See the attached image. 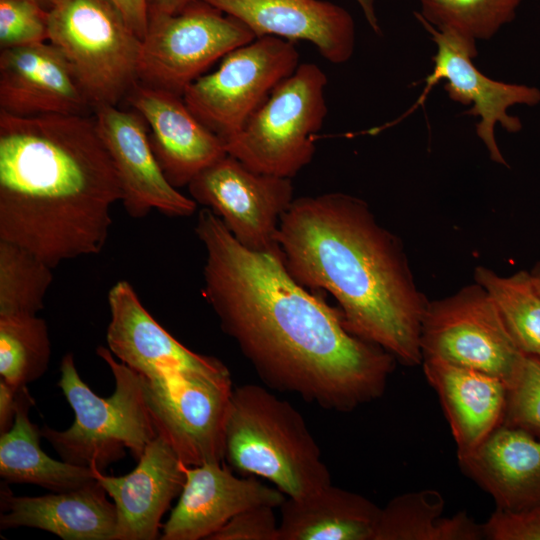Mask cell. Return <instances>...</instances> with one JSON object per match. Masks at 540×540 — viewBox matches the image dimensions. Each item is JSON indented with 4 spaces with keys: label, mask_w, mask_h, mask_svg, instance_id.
Instances as JSON below:
<instances>
[{
    "label": "cell",
    "mask_w": 540,
    "mask_h": 540,
    "mask_svg": "<svg viewBox=\"0 0 540 540\" xmlns=\"http://www.w3.org/2000/svg\"><path fill=\"white\" fill-rule=\"evenodd\" d=\"M224 459L234 470L265 478L291 498L331 484L319 446L302 415L256 384H243L232 391Z\"/></svg>",
    "instance_id": "277c9868"
},
{
    "label": "cell",
    "mask_w": 540,
    "mask_h": 540,
    "mask_svg": "<svg viewBox=\"0 0 540 540\" xmlns=\"http://www.w3.org/2000/svg\"><path fill=\"white\" fill-rule=\"evenodd\" d=\"M188 189L244 247L280 254L279 224L295 199L291 178L256 172L226 154L196 175Z\"/></svg>",
    "instance_id": "8fae6325"
},
{
    "label": "cell",
    "mask_w": 540,
    "mask_h": 540,
    "mask_svg": "<svg viewBox=\"0 0 540 540\" xmlns=\"http://www.w3.org/2000/svg\"><path fill=\"white\" fill-rule=\"evenodd\" d=\"M474 280L491 297L519 348L540 356V293L530 271L520 270L501 276L487 267L478 266Z\"/></svg>",
    "instance_id": "4316f807"
},
{
    "label": "cell",
    "mask_w": 540,
    "mask_h": 540,
    "mask_svg": "<svg viewBox=\"0 0 540 540\" xmlns=\"http://www.w3.org/2000/svg\"><path fill=\"white\" fill-rule=\"evenodd\" d=\"M94 112L119 178L121 202L127 214L142 218L157 210L173 217L192 215L197 203L167 180L152 149L144 118L135 110H121L114 105L99 106Z\"/></svg>",
    "instance_id": "9a60e30c"
},
{
    "label": "cell",
    "mask_w": 540,
    "mask_h": 540,
    "mask_svg": "<svg viewBox=\"0 0 540 540\" xmlns=\"http://www.w3.org/2000/svg\"><path fill=\"white\" fill-rule=\"evenodd\" d=\"M121 12L131 29L141 38L148 26L147 0H110Z\"/></svg>",
    "instance_id": "e575fe53"
},
{
    "label": "cell",
    "mask_w": 540,
    "mask_h": 540,
    "mask_svg": "<svg viewBox=\"0 0 540 540\" xmlns=\"http://www.w3.org/2000/svg\"><path fill=\"white\" fill-rule=\"evenodd\" d=\"M256 39L239 20L200 0L175 14L148 17L138 82L183 96L217 60Z\"/></svg>",
    "instance_id": "ba28073f"
},
{
    "label": "cell",
    "mask_w": 540,
    "mask_h": 540,
    "mask_svg": "<svg viewBox=\"0 0 540 540\" xmlns=\"http://www.w3.org/2000/svg\"><path fill=\"white\" fill-rule=\"evenodd\" d=\"M360 8L362 9V12L364 14V17L370 27L373 29L375 33H380V25L378 21V17L376 15V9H375V0H355Z\"/></svg>",
    "instance_id": "74e56055"
},
{
    "label": "cell",
    "mask_w": 540,
    "mask_h": 540,
    "mask_svg": "<svg viewBox=\"0 0 540 540\" xmlns=\"http://www.w3.org/2000/svg\"><path fill=\"white\" fill-rule=\"evenodd\" d=\"M482 527L488 540H540V506L520 511L496 508Z\"/></svg>",
    "instance_id": "836d02e7"
},
{
    "label": "cell",
    "mask_w": 540,
    "mask_h": 540,
    "mask_svg": "<svg viewBox=\"0 0 540 540\" xmlns=\"http://www.w3.org/2000/svg\"><path fill=\"white\" fill-rule=\"evenodd\" d=\"M52 270L29 249L0 240V317L37 315L53 281Z\"/></svg>",
    "instance_id": "f1b7e54d"
},
{
    "label": "cell",
    "mask_w": 540,
    "mask_h": 540,
    "mask_svg": "<svg viewBox=\"0 0 540 540\" xmlns=\"http://www.w3.org/2000/svg\"><path fill=\"white\" fill-rule=\"evenodd\" d=\"M530 274L534 285L538 292L540 293V261L537 262L534 267L530 270Z\"/></svg>",
    "instance_id": "f35d334b"
},
{
    "label": "cell",
    "mask_w": 540,
    "mask_h": 540,
    "mask_svg": "<svg viewBox=\"0 0 540 540\" xmlns=\"http://www.w3.org/2000/svg\"><path fill=\"white\" fill-rule=\"evenodd\" d=\"M146 408L157 433L186 466L224 460L225 424L232 395L231 376H142Z\"/></svg>",
    "instance_id": "7c38bea8"
},
{
    "label": "cell",
    "mask_w": 540,
    "mask_h": 540,
    "mask_svg": "<svg viewBox=\"0 0 540 540\" xmlns=\"http://www.w3.org/2000/svg\"><path fill=\"white\" fill-rule=\"evenodd\" d=\"M98 480L79 489L15 496L1 489L2 530L29 527L64 540H114L116 508Z\"/></svg>",
    "instance_id": "603a6c76"
},
{
    "label": "cell",
    "mask_w": 540,
    "mask_h": 540,
    "mask_svg": "<svg viewBox=\"0 0 540 540\" xmlns=\"http://www.w3.org/2000/svg\"><path fill=\"white\" fill-rule=\"evenodd\" d=\"M96 352L113 374V394L96 395L81 379L73 354L66 353L58 386L75 419L63 431L44 425L41 436L63 461L102 471L123 458L125 449L138 461L157 433L146 408L142 375L116 360L108 347L99 346Z\"/></svg>",
    "instance_id": "5b68a950"
},
{
    "label": "cell",
    "mask_w": 540,
    "mask_h": 540,
    "mask_svg": "<svg viewBox=\"0 0 540 540\" xmlns=\"http://www.w3.org/2000/svg\"><path fill=\"white\" fill-rule=\"evenodd\" d=\"M522 0H420L415 12L438 30H451L475 40L493 37L511 22Z\"/></svg>",
    "instance_id": "f546056e"
},
{
    "label": "cell",
    "mask_w": 540,
    "mask_h": 540,
    "mask_svg": "<svg viewBox=\"0 0 540 540\" xmlns=\"http://www.w3.org/2000/svg\"><path fill=\"white\" fill-rule=\"evenodd\" d=\"M242 22L256 38L271 36L311 43L333 64L355 48V24L343 7L326 0H200Z\"/></svg>",
    "instance_id": "e0dca14e"
},
{
    "label": "cell",
    "mask_w": 540,
    "mask_h": 540,
    "mask_svg": "<svg viewBox=\"0 0 540 540\" xmlns=\"http://www.w3.org/2000/svg\"><path fill=\"white\" fill-rule=\"evenodd\" d=\"M421 364L449 423L457 458L465 457L503 424L507 385L496 376L440 359L424 358Z\"/></svg>",
    "instance_id": "44dd1931"
},
{
    "label": "cell",
    "mask_w": 540,
    "mask_h": 540,
    "mask_svg": "<svg viewBox=\"0 0 540 540\" xmlns=\"http://www.w3.org/2000/svg\"><path fill=\"white\" fill-rule=\"evenodd\" d=\"M34 401L27 386L19 389L15 421L0 436V475L6 483L38 485L52 492L79 489L97 480L96 468L57 461L40 447L41 429L31 422Z\"/></svg>",
    "instance_id": "d4e9b609"
},
{
    "label": "cell",
    "mask_w": 540,
    "mask_h": 540,
    "mask_svg": "<svg viewBox=\"0 0 540 540\" xmlns=\"http://www.w3.org/2000/svg\"><path fill=\"white\" fill-rule=\"evenodd\" d=\"M420 348L422 360L435 358L479 370L500 378L506 385L525 354L491 297L476 282L428 302Z\"/></svg>",
    "instance_id": "30bf717a"
},
{
    "label": "cell",
    "mask_w": 540,
    "mask_h": 540,
    "mask_svg": "<svg viewBox=\"0 0 540 540\" xmlns=\"http://www.w3.org/2000/svg\"><path fill=\"white\" fill-rule=\"evenodd\" d=\"M277 243L291 277L324 290L346 329L390 353L422 363L420 334L428 304L400 239L363 199L341 192L295 198L281 218Z\"/></svg>",
    "instance_id": "7a4b0ae2"
},
{
    "label": "cell",
    "mask_w": 540,
    "mask_h": 540,
    "mask_svg": "<svg viewBox=\"0 0 540 540\" xmlns=\"http://www.w3.org/2000/svg\"><path fill=\"white\" fill-rule=\"evenodd\" d=\"M192 0H147L148 17L158 14H175Z\"/></svg>",
    "instance_id": "8d00e7d4"
},
{
    "label": "cell",
    "mask_w": 540,
    "mask_h": 540,
    "mask_svg": "<svg viewBox=\"0 0 540 540\" xmlns=\"http://www.w3.org/2000/svg\"><path fill=\"white\" fill-rule=\"evenodd\" d=\"M126 99L146 121L154 154L175 188L188 186L227 154L224 140L190 111L183 96L137 82Z\"/></svg>",
    "instance_id": "2e32d148"
},
{
    "label": "cell",
    "mask_w": 540,
    "mask_h": 540,
    "mask_svg": "<svg viewBox=\"0 0 540 540\" xmlns=\"http://www.w3.org/2000/svg\"><path fill=\"white\" fill-rule=\"evenodd\" d=\"M179 500L162 525V540H208L251 507H280L286 495L254 478H238L222 462L187 466Z\"/></svg>",
    "instance_id": "ac0fdd59"
},
{
    "label": "cell",
    "mask_w": 540,
    "mask_h": 540,
    "mask_svg": "<svg viewBox=\"0 0 540 540\" xmlns=\"http://www.w3.org/2000/svg\"><path fill=\"white\" fill-rule=\"evenodd\" d=\"M327 82L318 65L299 64L224 140L227 154L256 172L292 179L314 157L315 136L327 116Z\"/></svg>",
    "instance_id": "52a82bcc"
},
{
    "label": "cell",
    "mask_w": 540,
    "mask_h": 540,
    "mask_svg": "<svg viewBox=\"0 0 540 540\" xmlns=\"http://www.w3.org/2000/svg\"><path fill=\"white\" fill-rule=\"evenodd\" d=\"M458 461L497 508L520 511L540 506V436L502 424Z\"/></svg>",
    "instance_id": "7402d4cb"
},
{
    "label": "cell",
    "mask_w": 540,
    "mask_h": 540,
    "mask_svg": "<svg viewBox=\"0 0 540 540\" xmlns=\"http://www.w3.org/2000/svg\"><path fill=\"white\" fill-rule=\"evenodd\" d=\"M299 64L294 42L256 38L226 54L215 71L190 84L183 99L207 128L226 140Z\"/></svg>",
    "instance_id": "9c48e42d"
},
{
    "label": "cell",
    "mask_w": 540,
    "mask_h": 540,
    "mask_svg": "<svg viewBox=\"0 0 540 540\" xmlns=\"http://www.w3.org/2000/svg\"><path fill=\"white\" fill-rule=\"evenodd\" d=\"M95 117H17L0 111V240L55 268L99 254L121 201Z\"/></svg>",
    "instance_id": "3957f363"
},
{
    "label": "cell",
    "mask_w": 540,
    "mask_h": 540,
    "mask_svg": "<svg viewBox=\"0 0 540 540\" xmlns=\"http://www.w3.org/2000/svg\"><path fill=\"white\" fill-rule=\"evenodd\" d=\"M186 467L172 446L158 435L130 473L116 477L96 469L97 480L116 508L114 540L160 538L162 516L183 489Z\"/></svg>",
    "instance_id": "d6986e66"
},
{
    "label": "cell",
    "mask_w": 540,
    "mask_h": 540,
    "mask_svg": "<svg viewBox=\"0 0 540 540\" xmlns=\"http://www.w3.org/2000/svg\"><path fill=\"white\" fill-rule=\"evenodd\" d=\"M19 389L0 379V434L9 431L14 424Z\"/></svg>",
    "instance_id": "d590c367"
},
{
    "label": "cell",
    "mask_w": 540,
    "mask_h": 540,
    "mask_svg": "<svg viewBox=\"0 0 540 540\" xmlns=\"http://www.w3.org/2000/svg\"><path fill=\"white\" fill-rule=\"evenodd\" d=\"M279 540H374L381 508L368 498L333 486L280 506Z\"/></svg>",
    "instance_id": "cb8c5ba5"
},
{
    "label": "cell",
    "mask_w": 540,
    "mask_h": 540,
    "mask_svg": "<svg viewBox=\"0 0 540 540\" xmlns=\"http://www.w3.org/2000/svg\"><path fill=\"white\" fill-rule=\"evenodd\" d=\"M49 10L36 0H0V48L48 41Z\"/></svg>",
    "instance_id": "1f68e13d"
},
{
    "label": "cell",
    "mask_w": 540,
    "mask_h": 540,
    "mask_svg": "<svg viewBox=\"0 0 540 540\" xmlns=\"http://www.w3.org/2000/svg\"><path fill=\"white\" fill-rule=\"evenodd\" d=\"M51 343L46 321L37 315L0 317V379L16 388L47 370Z\"/></svg>",
    "instance_id": "83f0119b"
},
{
    "label": "cell",
    "mask_w": 540,
    "mask_h": 540,
    "mask_svg": "<svg viewBox=\"0 0 540 540\" xmlns=\"http://www.w3.org/2000/svg\"><path fill=\"white\" fill-rule=\"evenodd\" d=\"M108 304L109 350L146 379L231 376L220 360L189 350L167 332L144 307L128 281L120 280L109 290Z\"/></svg>",
    "instance_id": "5bb4252c"
},
{
    "label": "cell",
    "mask_w": 540,
    "mask_h": 540,
    "mask_svg": "<svg viewBox=\"0 0 540 540\" xmlns=\"http://www.w3.org/2000/svg\"><path fill=\"white\" fill-rule=\"evenodd\" d=\"M203 296L259 377L323 409L349 412L379 398L396 359L350 333L339 309L298 284L281 254L247 249L203 207Z\"/></svg>",
    "instance_id": "6da1fadb"
},
{
    "label": "cell",
    "mask_w": 540,
    "mask_h": 540,
    "mask_svg": "<svg viewBox=\"0 0 540 540\" xmlns=\"http://www.w3.org/2000/svg\"><path fill=\"white\" fill-rule=\"evenodd\" d=\"M445 501L435 489L400 494L384 508L374 540H480L482 524L461 511L444 517Z\"/></svg>",
    "instance_id": "484cf974"
},
{
    "label": "cell",
    "mask_w": 540,
    "mask_h": 540,
    "mask_svg": "<svg viewBox=\"0 0 540 540\" xmlns=\"http://www.w3.org/2000/svg\"><path fill=\"white\" fill-rule=\"evenodd\" d=\"M415 17L437 46L433 71L425 79L426 86L415 106L422 103L439 80L445 79L444 89L451 100L463 105L472 104L465 113L479 117L476 134L487 148L491 160L508 166L495 139V126L499 123L509 133L521 131V120L507 110L514 105H537L540 103V90L487 77L473 63L477 56L475 39L451 30H438L416 13Z\"/></svg>",
    "instance_id": "4fadbf2b"
},
{
    "label": "cell",
    "mask_w": 540,
    "mask_h": 540,
    "mask_svg": "<svg viewBox=\"0 0 540 540\" xmlns=\"http://www.w3.org/2000/svg\"><path fill=\"white\" fill-rule=\"evenodd\" d=\"M48 41L68 61L93 110L116 106L138 82L141 38L110 0H56Z\"/></svg>",
    "instance_id": "8992f818"
},
{
    "label": "cell",
    "mask_w": 540,
    "mask_h": 540,
    "mask_svg": "<svg viewBox=\"0 0 540 540\" xmlns=\"http://www.w3.org/2000/svg\"><path fill=\"white\" fill-rule=\"evenodd\" d=\"M91 108L62 52L49 41L0 52V111L17 117Z\"/></svg>",
    "instance_id": "ffe728a7"
},
{
    "label": "cell",
    "mask_w": 540,
    "mask_h": 540,
    "mask_svg": "<svg viewBox=\"0 0 540 540\" xmlns=\"http://www.w3.org/2000/svg\"><path fill=\"white\" fill-rule=\"evenodd\" d=\"M274 508L259 505L243 510L208 540H279V522Z\"/></svg>",
    "instance_id": "d6a6232c"
},
{
    "label": "cell",
    "mask_w": 540,
    "mask_h": 540,
    "mask_svg": "<svg viewBox=\"0 0 540 540\" xmlns=\"http://www.w3.org/2000/svg\"><path fill=\"white\" fill-rule=\"evenodd\" d=\"M503 424L540 436V356L522 357L507 385Z\"/></svg>",
    "instance_id": "4dcf8cb0"
},
{
    "label": "cell",
    "mask_w": 540,
    "mask_h": 540,
    "mask_svg": "<svg viewBox=\"0 0 540 540\" xmlns=\"http://www.w3.org/2000/svg\"><path fill=\"white\" fill-rule=\"evenodd\" d=\"M46 9H50L56 0H36Z\"/></svg>",
    "instance_id": "ab89813d"
}]
</instances>
